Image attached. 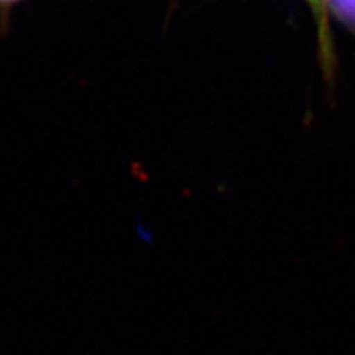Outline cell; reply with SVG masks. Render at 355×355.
<instances>
[{
	"mask_svg": "<svg viewBox=\"0 0 355 355\" xmlns=\"http://www.w3.org/2000/svg\"><path fill=\"white\" fill-rule=\"evenodd\" d=\"M327 2L340 19L355 26V0H327Z\"/></svg>",
	"mask_w": 355,
	"mask_h": 355,
	"instance_id": "cell-1",
	"label": "cell"
},
{
	"mask_svg": "<svg viewBox=\"0 0 355 355\" xmlns=\"http://www.w3.org/2000/svg\"><path fill=\"white\" fill-rule=\"evenodd\" d=\"M21 2H25V0H0V17L6 19V17H8V13H10L12 7L19 6Z\"/></svg>",
	"mask_w": 355,
	"mask_h": 355,
	"instance_id": "cell-2",
	"label": "cell"
},
{
	"mask_svg": "<svg viewBox=\"0 0 355 355\" xmlns=\"http://www.w3.org/2000/svg\"><path fill=\"white\" fill-rule=\"evenodd\" d=\"M311 3H313L314 7L318 8V12H321V3H322V0H309Z\"/></svg>",
	"mask_w": 355,
	"mask_h": 355,
	"instance_id": "cell-3",
	"label": "cell"
}]
</instances>
